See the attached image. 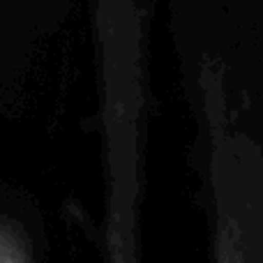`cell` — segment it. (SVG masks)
<instances>
[{
    "label": "cell",
    "instance_id": "cell-1",
    "mask_svg": "<svg viewBox=\"0 0 263 263\" xmlns=\"http://www.w3.org/2000/svg\"><path fill=\"white\" fill-rule=\"evenodd\" d=\"M213 263H263V222L217 192Z\"/></svg>",
    "mask_w": 263,
    "mask_h": 263
},
{
    "label": "cell",
    "instance_id": "cell-2",
    "mask_svg": "<svg viewBox=\"0 0 263 263\" xmlns=\"http://www.w3.org/2000/svg\"><path fill=\"white\" fill-rule=\"evenodd\" d=\"M106 263H139L134 187L123 178H118L111 190L106 222Z\"/></svg>",
    "mask_w": 263,
    "mask_h": 263
},
{
    "label": "cell",
    "instance_id": "cell-3",
    "mask_svg": "<svg viewBox=\"0 0 263 263\" xmlns=\"http://www.w3.org/2000/svg\"><path fill=\"white\" fill-rule=\"evenodd\" d=\"M0 263H30L26 242L5 219H0Z\"/></svg>",
    "mask_w": 263,
    "mask_h": 263
}]
</instances>
